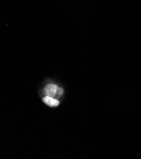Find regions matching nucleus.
Instances as JSON below:
<instances>
[{
  "mask_svg": "<svg viewBox=\"0 0 141 159\" xmlns=\"http://www.w3.org/2000/svg\"><path fill=\"white\" fill-rule=\"evenodd\" d=\"M63 89L61 88H58V89H57V94L59 95V96H60V95L63 93Z\"/></svg>",
  "mask_w": 141,
  "mask_h": 159,
  "instance_id": "3",
  "label": "nucleus"
},
{
  "mask_svg": "<svg viewBox=\"0 0 141 159\" xmlns=\"http://www.w3.org/2000/svg\"><path fill=\"white\" fill-rule=\"evenodd\" d=\"M43 102L50 107H57L59 103L57 100L48 96H46L43 98Z\"/></svg>",
  "mask_w": 141,
  "mask_h": 159,
  "instance_id": "2",
  "label": "nucleus"
},
{
  "mask_svg": "<svg viewBox=\"0 0 141 159\" xmlns=\"http://www.w3.org/2000/svg\"><path fill=\"white\" fill-rule=\"evenodd\" d=\"M57 89L58 87L56 85L50 84H48V86H46V87L44 89V93L46 94V96L54 97L57 94Z\"/></svg>",
  "mask_w": 141,
  "mask_h": 159,
  "instance_id": "1",
  "label": "nucleus"
}]
</instances>
